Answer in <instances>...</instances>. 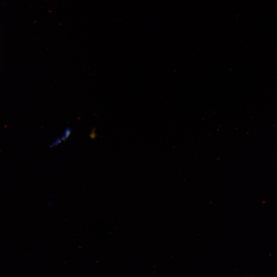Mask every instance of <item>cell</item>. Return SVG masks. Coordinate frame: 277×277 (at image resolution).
I'll list each match as a JSON object with an SVG mask.
<instances>
[{"label": "cell", "mask_w": 277, "mask_h": 277, "mask_svg": "<svg viewBox=\"0 0 277 277\" xmlns=\"http://www.w3.org/2000/svg\"><path fill=\"white\" fill-rule=\"evenodd\" d=\"M71 130L70 128H67L65 130V132L64 134L62 135V136L60 137L57 138L51 144L50 147H53L55 146L56 144H59L61 143L62 141H64V140L67 138L68 136L71 134Z\"/></svg>", "instance_id": "cell-1"}]
</instances>
